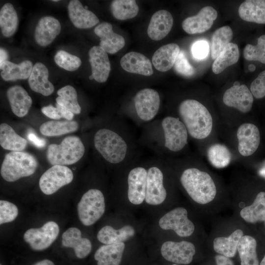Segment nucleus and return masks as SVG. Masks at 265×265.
<instances>
[{
    "label": "nucleus",
    "mask_w": 265,
    "mask_h": 265,
    "mask_svg": "<svg viewBox=\"0 0 265 265\" xmlns=\"http://www.w3.org/2000/svg\"><path fill=\"white\" fill-rule=\"evenodd\" d=\"M85 152V147L78 136L65 137L59 144H51L48 146L47 159L51 165H64L74 164L80 160Z\"/></svg>",
    "instance_id": "obj_4"
},
{
    "label": "nucleus",
    "mask_w": 265,
    "mask_h": 265,
    "mask_svg": "<svg viewBox=\"0 0 265 265\" xmlns=\"http://www.w3.org/2000/svg\"><path fill=\"white\" fill-rule=\"evenodd\" d=\"M160 251L166 260L175 264L187 265L193 260L195 247L192 243L187 241H167L162 244Z\"/></svg>",
    "instance_id": "obj_12"
},
{
    "label": "nucleus",
    "mask_w": 265,
    "mask_h": 265,
    "mask_svg": "<svg viewBox=\"0 0 265 265\" xmlns=\"http://www.w3.org/2000/svg\"><path fill=\"white\" fill-rule=\"evenodd\" d=\"M180 52V47L176 44L170 43L163 45L153 54L152 63L158 71H167L174 66Z\"/></svg>",
    "instance_id": "obj_27"
},
{
    "label": "nucleus",
    "mask_w": 265,
    "mask_h": 265,
    "mask_svg": "<svg viewBox=\"0 0 265 265\" xmlns=\"http://www.w3.org/2000/svg\"><path fill=\"white\" fill-rule=\"evenodd\" d=\"M54 60L58 66L68 71L77 70L81 64L79 57L63 50L56 53Z\"/></svg>",
    "instance_id": "obj_44"
},
{
    "label": "nucleus",
    "mask_w": 265,
    "mask_h": 265,
    "mask_svg": "<svg viewBox=\"0 0 265 265\" xmlns=\"http://www.w3.org/2000/svg\"><path fill=\"white\" fill-rule=\"evenodd\" d=\"M258 173L261 177L265 178V162L259 170Z\"/></svg>",
    "instance_id": "obj_55"
},
{
    "label": "nucleus",
    "mask_w": 265,
    "mask_h": 265,
    "mask_svg": "<svg viewBox=\"0 0 265 265\" xmlns=\"http://www.w3.org/2000/svg\"><path fill=\"white\" fill-rule=\"evenodd\" d=\"M256 69V67L253 64H250L249 66H248V69L251 72H253L255 71Z\"/></svg>",
    "instance_id": "obj_56"
},
{
    "label": "nucleus",
    "mask_w": 265,
    "mask_h": 265,
    "mask_svg": "<svg viewBox=\"0 0 265 265\" xmlns=\"http://www.w3.org/2000/svg\"><path fill=\"white\" fill-rule=\"evenodd\" d=\"M8 55L7 51L3 48H0V65L2 64L3 62L7 60Z\"/></svg>",
    "instance_id": "obj_53"
},
{
    "label": "nucleus",
    "mask_w": 265,
    "mask_h": 265,
    "mask_svg": "<svg viewBox=\"0 0 265 265\" xmlns=\"http://www.w3.org/2000/svg\"><path fill=\"white\" fill-rule=\"evenodd\" d=\"M122 68L127 72L146 76L153 74L151 61L141 53L132 52L124 55L120 60Z\"/></svg>",
    "instance_id": "obj_26"
},
{
    "label": "nucleus",
    "mask_w": 265,
    "mask_h": 265,
    "mask_svg": "<svg viewBox=\"0 0 265 265\" xmlns=\"http://www.w3.org/2000/svg\"><path fill=\"white\" fill-rule=\"evenodd\" d=\"M72 171L64 165H55L46 170L39 180V187L43 193L51 195L73 180Z\"/></svg>",
    "instance_id": "obj_8"
},
{
    "label": "nucleus",
    "mask_w": 265,
    "mask_h": 265,
    "mask_svg": "<svg viewBox=\"0 0 265 265\" xmlns=\"http://www.w3.org/2000/svg\"><path fill=\"white\" fill-rule=\"evenodd\" d=\"M260 265H265V255L264 256L261 262L260 263Z\"/></svg>",
    "instance_id": "obj_57"
},
{
    "label": "nucleus",
    "mask_w": 265,
    "mask_h": 265,
    "mask_svg": "<svg viewBox=\"0 0 265 265\" xmlns=\"http://www.w3.org/2000/svg\"><path fill=\"white\" fill-rule=\"evenodd\" d=\"M56 103L75 114H80L81 107L78 102L77 93L72 86L66 85L57 91Z\"/></svg>",
    "instance_id": "obj_40"
},
{
    "label": "nucleus",
    "mask_w": 265,
    "mask_h": 265,
    "mask_svg": "<svg viewBox=\"0 0 265 265\" xmlns=\"http://www.w3.org/2000/svg\"><path fill=\"white\" fill-rule=\"evenodd\" d=\"M18 17L13 5L4 4L0 10V27L2 35L10 37L16 32L18 26Z\"/></svg>",
    "instance_id": "obj_36"
},
{
    "label": "nucleus",
    "mask_w": 265,
    "mask_h": 265,
    "mask_svg": "<svg viewBox=\"0 0 265 265\" xmlns=\"http://www.w3.org/2000/svg\"><path fill=\"white\" fill-rule=\"evenodd\" d=\"M257 241L249 235H243L240 239L238 251L240 259V265H259L256 251Z\"/></svg>",
    "instance_id": "obj_35"
},
{
    "label": "nucleus",
    "mask_w": 265,
    "mask_h": 265,
    "mask_svg": "<svg viewBox=\"0 0 265 265\" xmlns=\"http://www.w3.org/2000/svg\"><path fill=\"white\" fill-rule=\"evenodd\" d=\"M30 60H24L20 64H15L6 60L0 65V76L5 81H15L29 78L33 69Z\"/></svg>",
    "instance_id": "obj_29"
},
{
    "label": "nucleus",
    "mask_w": 265,
    "mask_h": 265,
    "mask_svg": "<svg viewBox=\"0 0 265 265\" xmlns=\"http://www.w3.org/2000/svg\"><path fill=\"white\" fill-rule=\"evenodd\" d=\"M42 112L47 117L53 120H59L62 118L61 113L60 105L56 104V107L50 105L41 108Z\"/></svg>",
    "instance_id": "obj_49"
},
{
    "label": "nucleus",
    "mask_w": 265,
    "mask_h": 265,
    "mask_svg": "<svg viewBox=\"0 0 265 265\" xmlns=\"http://www.w3.org/2000/svg\"><path fill=\"white\" fill-rule=\"evenodd\" d=\"M94 32L100 38V46L107 53H116L125 46L124 37L115 33L109 23H101L95 28Z\"/></svg>",
    "instance_id": "obj_20"
},
{
    "label": "nucleus",
    "mask_w": 265,
    "mask_h": 265,
    "mask_svg": "<svg viewBox=\"0 0 265 265\" xmlns=\"http://www.w3.org/2000/svg\"><path fill=\"white\" fill-rule=\"evenodd\" d=\"M238 15L244 21L265 24V0H247L239 6Z\"/></svg>",
    "instance_id": "obj_28"
},
{
    "label": "nucleus",
    "mask_w": 265,
    "mask_h": 265,
    "mask_svg": "<svg viewBox=\"0 0 265 265\" xmlns=\"http://www.w3.org/2000/svg\"><path fill=\"white\" fill-rule=\"evenodd\" d=\"M60 108L62 118L68 121H72L74 118V113L60 105Z\"/></svg>",
    "instance_id": "obj_52"
},
{
    "label": "nucleus",
    "mask_w": 265,
    "mask_h": 265,
    "mask_svg": "<svg viewBox=\"0 0 265 265\" xmlns=\"http://www.w3.org/2000/svg\"><path fill=\"white\" fill-rule=\"evenodd\" d=\"M78 128L79 124L75 121L51 120L43 123L40 132L47 136H56L75 132Z\"/></svg>",
    "instance_id": "obj_38"
},
{
    "label": "nucleus",
    "mask_w": 265,
    "mask_h": 265,
    "mask_svg": "<svg viewBox=\"0 0 265 265\" xmlns=\"http://www.w3.org/2000/svg\"><path fill=\"white\" fill-rule=\"evenodd\" d=\"M53 1H55V2H57V1H58V0H53Z\"/></svg>",
    "instance_id": "obj_60"
},
{
    "label": "nucleus",
    "mask_w": 265,
    "mask_h": 265,
    "mask_svg": "<svg viewBox=\"0 0 265 265\" xmlns=\"http://www.w3.org/2000/svg\"><path fill=\"white\" fill-rule=\"evenodd\" d=\"M264 222H265V220H264Z\"/></svg>",
    "instance_id": "obj_62"
},
{
    "label": "nucleus",
    "mask_w": 265,
    "mask_h": 265,
    "mask_svg": "<svg viewBox=\"0 0 265 265\" xmlns=\"http://www.w3.org/2000/svg\"><path fill=\"white\" fill-rule=\"evenodd\" d=\"M216 265H235L233 261L228 257L221 255H217L215 257Z\"/></svg>",
    "instance_id": "obj_51"
},
{
    "label": "nucleus",
    "mask_w": 265,
    "mask_h": 265,
    "mask_svg": "<svg viewBox=\"0 0 265 265\" xmlns=\"http://www.w3.org/2000/svg\"><path fill=\"white\" fill-rule=\"evenodd\" d=\"M89 79L90 80H91L94 79V78H93V76H92V75H91V76H90L89 77Z\"/></svg>",
    "instance_id": "obj_59"
},
{
    "label": "nucleus",
    "mask_w": 265,
    "mask_h": 265,
    "mask_svg": "<svg viewBox=\"0 0 265 265\" xmlns=\"http://www.w3.org/2000/svg\"><path fill=\"white\" fill-rule=\"evenodd\" d=\"M0 145L5 150L22 151L26 148L27 141L8 124L2 123L0 125Z\"/></svg>",
    "instance_id": "obj_33"
},
{
    "label": "nucleus",
    "mask_w": 265,
    "mask_h": 265,
    "mask_svg": "<svg viewBox=\"0 0 265 265\" xmlns=\"http://www.w3.org/2000/svg\"><path fill=\"white\" fill-rule=\"evenodd\" d=\"M0 265H2L1 264H0Z\"/></svg>",
    "instance_id": "obj_63"
},
{
    "label": "nucleus",
    "mask_w": 265,
    "mask_h": 265,
    "mask_svg": "<svg viewBox=\"0 0 265 265\" xmlns=\"http://www.w3.org/2000/svg\"><path fill=\"white\" fill-rule=\"evenodd\" d=\"M111 10L115 18L125 20L135 17L139 8L134 0H115L111 2Z\"/></svg>",
    "instance_id": "obj_41"
},
{
    "label": "nucleus",
    "mask_w": 265,
    "mask_h": 265,
    "mask_svg": "<svg viewBox=\"0 0 265 265\" xmlns=\"http://www.w3.org/2000/svg\"><path fill=\"white\" fill-rule=\"evenodd\" d=\"M49 70L41 62L36 63L28 78V84L33 91L45 96L51 95L54 91V86L49 80Z\"/></svg>",
    "instance_id": "obj_24"
},
{
    "label": "nucleus",
    "mask_w": 265,
    "mask_h": 265,
    "mask_svg": "<svg viewBox=\"0 0 265 265\" xmlns=\"http://www.w3.org/2000/svg\"><path fill=\"white\" fill-rule=\"evenodd\" d=\"M27 137L28 139L37 147L43 148L46 145V141L45 139L39 138L34 132H29Z\"/></svg>",
    "instance_id": "obj_50"
},
{
    "label": "nucleus",
    "mask_w": 265,
    "mask_h": 265,
    "mask_svg": "<svg viewBox=\"0 0 265 265\" xmlns=\"http://www.w3.org/2000/svg\"><path fill=\"white\" fill-rule=\"evenodd\" d=\"M161 126L164 135V146L172 152L182 150L187 143V129L179 118L167 116L163 119Z\"/></svg>",
    "instance_id": "obj_7"
},
{
    "label": "nucleus",
    "mask_w": 265,
    "mask_h": 265,
    "mask_svg": "<svg viewBox=\"0 0 265 265\" xmlns=\"http://www.w3.org/2000/svg\"><path fill=\"white\" fill-rule=\"evenodd\" d=\"M163 230H173L179 236L187 237L194 231L195 226L187 217V211L183 207H177L168 212L159 220Z\"/></svg>",
    "instance_id": "obj_9"
},
{
    "label": "nucleus",
    "mask_w": 265,
    "mask_h": 265,
    "mask_svg": "<svg viewBox=\"0 0 265 265\" xmlns=\"http://www.w3.org/2000/svg\"><path fill=\"white\" fill-rule=\"evenodd\" d=\"M240 85V83L238 81H236L234 83V85Z\"/></svg>",
    "instance_id": "obj_58"
},
{
    "label": "nucleus",
    "mask_w": 265,
    "mask_h": 265,
    "mask_svg": "<svg viewBox=\"0 0 265 265\" xmlns=\"http://www.w3.org/2000/svg\"><path fill=\"white\" fill-rule=\"evenodd\" d=\"M173 25L171 14L165 10H159L151 17L147 28L148 35L153 40H160L169 33Z\"/></svg>",
    "instance_id": "obj_22"
},
{
    "label": "nucleus",
    "mask_w": 265,
    "mask_h": 265,
    "mask_svg": "<svg viewBox=\"0 0 265 265\" xmlns=\"http://www.w3.org/2000/svg\"><path fill=\"white\" fill-rule=\"evenodd\" d=\"M243 53L244 58L247 60L258 61L265 64V34L258 38L256 45L247 44Z\"/></svg>",
    "instance_id": "obj_43"
},
{
    "label": "nucleus",
    "mask_w": 265,
    "mask_h": 265,
    "mask_svg": "<svg viewBox=\"0 0 265 265\" xmlns=\"http://www.w3.org/2000/svg\"><path fill=\"white\" fill-rule=\"evenodd\" d=\"M180 181L191 198L198 204L209 203L216 196L215 185L205 171L196 168H187L182 174Z\"/></svg>",
    "instance_id": "obj_2"
},
{
    "label": "nucleus",
    "mask_w": 265,
    "mask_h": 265,
    "mask_svg": "<svg viewBox=\"0 0 265 265\" xmlns=\"http://www.w3.org/2000/svg\"><path fill=\"white\" fill-rule=\"evenodd\" d=\"M59 233L58 224L50 221L39 228H30L26 231L24 239L33 250L41 251L50 247L56 239Z\"/></svg>",
    "instance_id": "obj_10"
},
{
    "label": "nucleus",
    "mask_w": 265,
    "mask_h": 265,
    "mask_svg": "<svg viewBox=\"0 0 265 265\" xmlns=\"http://www.w3.org/2000/svg\"><path fill=\"white\" fill-rule=\"evenodd\" d=\"M13 113L18 117L26 116L31 106L32 100L26 91L20 85H14L6 92Z\"/></svg>",
    "instance_id": "obj_25"
},
{
    "label": "nucleus",
    "mask_w": 265,
    "mask_h": 265,
    "mask_svg": "<svg viewBox=\"0 0 265 265\" xmlns=\"http://www.w3.org/2000/svg\"><path fill=\"white\" fill-rule=\"evenodd\" d=\"M33 265H54V264L51 260L44 259L36 263Z\"/></svg>",
    "instance_id": "obj_54"
},
{
    "label": "nucleus",
    "mask_w": 265,
    "mask_h": 265,
    "mask_svg": "<svg viewBox=\"0 0 265 265\" xmlns=\"http://www.w3.org/2000/svg\"><path fill=\"white\" fill-rule=\"evenodd\" d=\"M88 54L91 75L98 82H106L110 71V63L107 53L100 46H95L90 49Z\"/></svg>",
    "instance_id": "obj_18"
},
{
    "label": "nucleus",
    "mask_w": 265,
    "mask_h": 265,
    "mask_svg": "<svg viewBox=\"0 0 265 265\" xmlns=\"http://www.w3.org/2000/svg\"><path fill=\"white\" fill-rule=\"evenodd\" d=\"M207 157L212 165L217 168L227 166L232 159L229 149L225 145L218 143L213 144L209 148Z\"/></svg>",
    "instance_id": "obj_42"
},
{
    "label": "nucleus",
    "mask_w": 265,
    "mask_h": 265,
    "mask_svg": "<svg viewBox=\"0 0 265 265\" xmlns=\"http://www.w3.org/2000/svg\"><path fill=\"white\" fill-rule=\"evenodd\" d=\"M61 25L54 17L45 16L38 21L34 31L36 42L42 47L51 44L60 33Z\"/></svg>",
    "instance_id": "obj_19"
},
{
    "label": "nucleus",
    "mask_w": 265,
    "mask_h": 265,
    "mask_svg": "<svg viewBox=\"0 0 265 265\" xmlns=\"http://www.w3.org/2000/svg\"><path fill=\"white\" fill-rule=\"evenodd\" d=\"M125 248L124 242L101 246L94 254L97 265H119Z\"/></svg>",
    "instance_id": "obj_30"
},
{
    "label": "nucleus",
    "mask_w": 265,
    "mask_h": 265,
    "mask_svg": "<svg viewBox=\"0 0 265 265\" xmlns=\"http://www.w3.org/2000/svg\"><path fill=\"white\" fill-rule=\"evenodd\" d=\"M250 91L256 99H261L265 96V70L252 81Z\"/></svg>",
    "instance_id": "obj_47"
},
{
    "label": "nucleus",
    "mask_w": 265,
    "mask_h": 265,
    "mask_svg": "<svg viewBox=\"0 0 265 265\" xmlns=\"http://www.w3.org/2000/svg\"><path fill=\"white\" fill-rule=\"evenodd\" d=\"M193 56L197 59H203L209 53V45L207 41L200 40L194 42L191 46Z\"/></svg>",
    "instance_id": "obj_48"
},
{
    "label": "nucleus",
    "mask_w": 265,
    "mask_h": 265,
    "mask_svg": "<svg viewBox=\"0 0 265 265\" xmlns=\"http://www.w3.org/2000/svg\"><path fill=\"white\" fill-rule=\"evenodd\" d=\"M173 66L176 73L184 77H190L195 72L194 68L188 62L183 51L180 52Z\"/></svg>",
    "instance_id": "obj_46"
},
{
    "label": "nucleus",
    "mask_w": 265,
    "mask_h": 265,
    "mask_svg": "<svg viewBox=\"0 0 265 265\" xmlns=\"http://www.w3.org/2000/svg\"><path fill=\"white\" fill-rule=\"evenodd\" d=\"M233 36L231 28L227 26H222L213 33L211 41V56L215 59L225 48L230 43Z\"/></svg>",
    "instance_id": "obj_39"
},
{
    "label": "nucleus",
    "mask_w": 265,
    "mask_h": 265,
    "mask_svg": "<svg viewBox=\"0 0 265 265\" xmlns=\"http://www.w3.org/2000/svg\"><path fill=\"white\" fill-rule=\"evenodd\" d=\"M240 215L245 221L255 223L265 219V192L261 191L256 196L250 205L242 208Z\"/></svg>",
    "instance_id": "obj_34"
},
{
    "label": "nucleus",
    "mask_w": 265,
    "mask_h": 265,
    "mask_svg": "<svg viewBox=\"0 0 265 265\" xmlns=\"http://www.w3.org/2000/svg\"><path fill=\"white\" fill-rule=\"evenodd\" d=\"M62 244L66 247L73 248L76 256L80 259L86 257L92 249L90 240L82 238L80 230L76 227L69 228L62 234Z\"/></svg>",
    "instance_id": "obj_23"
},
{
    "label": "nucleus",
    "mask_w": 265,
    "mask_h": 265,
    "mask_svg": "<svg viewBox=\"0 0 265 265\" xmlns=\"http://www.w3.org/2000/svg\"><path fill=\"white\" fill-rule=\"evenodd\" d=\"M239 56L237 44L229 43L214 61L212 70L215 74L223 72L227 67L236 63Z\"/></svg>",
    "instance_id": "obj_37"
},
{
    "label": "nucleus",
    "mask_w": 265,
    "mask_h": 265,
    "mask_svg": "<svg viewBox=\"0 0 265 265\" xmlns=\"http://www.w3.org/2000/svg\"><path fill=\"white\" fill-rule=\"evenodd\" d=\"M217 17L216 10L212 6H206L197 15L185 19L182 23V27L188 34L202 33L212 26Z\"/></svg>",
    "instance_id": "obj_15"
},
{
    "label": "nucleus",
    "mask_w": 265,
    "mask_h": 265,
    "mask_svg": "<svg viewBox=\"0 0 265 265\" xmlns=\"http://www.w3.org/2000/svg\"><path fill=\"white\" fill-rule=\"evenodd\" d=\"M105 211V198L102 191L97 189H90L86 191L77 205L80 220L85 226L94 224Z\"/></svg>",
    "instance_id": "obj_6"
},
{
    "label": "nucleus",
    "mask_w": 265,
    "mask_h": 265,
    "mask_svg": "<svg viewBox=\"0 0 265 265\" xmlns=\"http://www.w3.org/2000/svg\"><path fill=\"white\" fill-rule=\"evenodd\" d=\"M253 100L252 93L245 84L233 85L226 90L223 96V102L225 105L243 113L250 111Z\"/></svg>",
    "instance_id": "obj_14"
},
{
    "label": "nucleus",
    "mask_w": 265,
    "mask_h": 265,
    "mask_svg": "<svg viewBox=\"0 0 265 265\" xmlns=\"http://www.w3.org/2000/svg\"><path fill=\"white\" fill-rule=\"evenodd\" d=\"M242 230H235L229 236L215 238L213 241L214 250L218 254L228 258L235 256L241 238L243 236Z\"/></svg>",
    "instance_id": "obj_32"
},
{
    "label": "nucleus",
    "mask_w": 265,
    "mask_h": 265,
    "mask_svg": "<svg viewBox=\"0 0 265 265\" xmlns=\"http://www.w3.org/2000/svg\"><path fill=\"white\" fill-rule=\"evenodd\" d=\"M134 104L138 117L144 121L152 120L157 114L160 106L158 92L151 88L138 91L134 97Z\"/></svg>",
    "instance_id": "obj_11"
},
{
    "label": "nucleus",
    "mask_w": 265,
    "mask_h": 265,
    "mask_svg": "<svg viewBox=\"0 0 265 265\" xmlns=\"http://www.w3.org/2000/svg\"><path fill=\"white\" fill-rule=\"evenodd\" d=\"M238 151L244 157L252 155L257 150L260 142L258 128L252 123H244L238 128L237 132Z\"/></svg>",
    "instance_id": "obj_16"
},
{
    "label": "nucleus",
    "mask_w": 265,
    "mask_h": 265,
    "mask_svg": "<svg viewBox=\"0 0 265 265\" xmlns=\"http://www.w3.org/2000/svg\"><path fill=\"white\" fill-rule=\"evenodd\" d=\"M69 18L74 26L80 29L91 28L99 22L96 15L83 7L78 0H70L68 5Z\"/></svg>",
    "instance_id": "obj_21"
},
{
    "label": "nucleus",
    "mask_w": 265,
    "mask_h": 265,
    "mask_svg": "<svg viewBox=\"0 0 265 265\" xmlns=\"http://www.w3.org/2000/svg\"><path fill=\"white\" fill-rule=\"evenodd\" d=\"M163 176L157 167H151L147 171L145 200L151 205H158L166 199L167 193L163 185Z\"/></svg>",
    "instance_id": "obj_13"
},
{
    "label": "nucleus",
    "mask_w": 265,
    "mask_h": 265,
    "mask_svg": "<svg viewBox=\"0 0 265 265\" xmlns=\"http://www.w3.org/2000/svg\"><path fill=\"white\" fill-rule=\"evenodd\" d=\"M147 171L143 167L132 169L128 177V197L134 205L141 204L145 200L146 191Z\"/></svg>",
    "instance_id": "obj_17"
},
{
    "label": "nucleus",
    "mask_w": 265,
    "mask_h": 265,
    "mask_svg": "<svg viewBox=\"0 0 265 265\" xmlns=\"http://www.w3.org/2000/svg\"><path fill=\"white\" fill-rule=\"evenodd\" d=\"M178 112L188 133L193 138L202 139L210 134L212 118L201 103L193 99L184 100L179 105Z\"/></svg>",
    "instance_id": "obj_1"
},
{
    "label": "nucleus",
    "mask_w": 265,
    "mask_h": 265,
    "mask_svg": "<svg viewBox=\"0 0 265 265\" xmlns=\"http://www.w3.org/2000/svg\"><path fill=\"white\" fill-rule=\"evenodd\" d=\"M135 230L132 226L127 225L119 229L106 225L98 232L97 237L99 241L105 244L124 242L133 237Z\"/></svg>",
    "instance_id": "obj_31"
},
{
    "label": "nucleus",
    "mask_w": 265,
    "mask_h": 265,
    "mask_svg": "<svg viewBox=\"0 0 265 265\" xmlns=\"http://www.w3.org/2000/svg\"><path fill=\"white\" fill-rule=\"evenodd\" d=\"M38 162L32 154L12 151L5 155L0 167V175L6 181L13 182L34 173Z\"/></svg>",
    "instance_id": "obj_3"
},
{
    "label": "nucleus",
    "mask_w": 265,
    "mask_h": 265,
    "mask_svg": "<svg viewBox=\"0 0 265 265\" xmlns=\"http://www.w3.org/2000/svg\"><path fill=\"white\" fill-rule=\"evenodd\" d=\"M94 143L96 149L110 163L121 162L127 155L128 146L124 139L109 129L99 130L95 134Z\"/></svg>",
    "instance_id": "obj_5"
},
{
    "label": "nucleus",
    "mask_w": 265,
    "mask_h": 265,
    "mask_svg": "<svg viewBox=\"0 0 265 265\" xmlns=\"http://www.w3.org/2000/svg\"><path fill=\"white\" fill-rule=\"evenodd\" d=\"M19 213L17 207L8 201H0V224L14 221Z\"/></svg>",
    "instance_id": "obj_45"
},
{
    "label": "nucleus",
    "mask_w": 265,
    "mask_h": 265,
    "mask_svg": "<svg viewBox=\"0 0 265 265\" xmlns=\"http://www.w3.org/2000/svg\"><path fill=\"white\" fill-rule=\"evenodd\" d=\"M172 265H177V264H173Z\"/></svg>",
    "instance_id": "obj_61"
}]
</instances>
